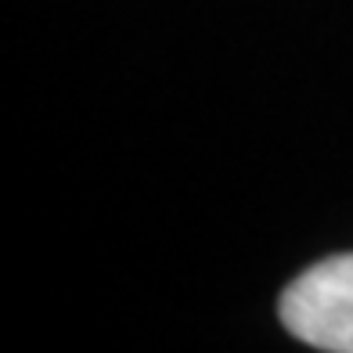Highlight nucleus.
Returning a JSON list of instances; mask_svg holds the SVG:
<instances>
[{
	"label": "nucleus",
	"mask_w": 353,
	"mask_h": 353,
	"mask_svg": "<svg viewBox=\"0 0 353 353\" xmlns=\"http://www.w3.org/2000/svg\"><path fill=\"white\" fill-rule=\"evenodd\" d=\"M278 314L299 343L328 353H353V252L303 270L281 292Z\"/></svg>",
	"instance_id": "f257e3e1"
}]
</instances>
